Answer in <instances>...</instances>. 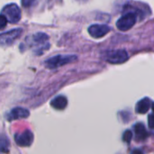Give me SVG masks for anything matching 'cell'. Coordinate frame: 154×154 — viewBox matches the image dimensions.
<instances>
[{"mask_svg": "<svg viewBox=\"0 0 154 154\" xmlns=\"http://www.w3.org/2000/svg\"><path fill=\"white\" fill-rule=\"evenodd\" d=\"M77 60L75 55H57L48 59L45 61V66L48 69H57L59 67L64 66L66 64L74 62Z\"/></svg>", "mask_w": 154, "mask_h": 154, "instance_id": "6da1fadb", "label": "cell"}, {"mask_svg": "<svg viewBox=\"0 0 154 154\" xmlns=\"http://www.w3.org/2000/svg\"><path fill=\"white\" fill-rule=\"evenodd\" d=\"M2 14L6 18L7 22H10L11 23H18L22 17V12L20 7L14 3L6 5L2 10Z\"/></svg>", "mask_w": 154, "mask_h": 154, "instance_id": "7a4b0ae2", "label": "cell"}, {"mask_svg": "<svg viewBox=\"0 0 154 154\" xmlns=\"http://www.w3.org/2000/svg\"><path fill=\"white\" fill-rule=\"evenodd\" d=\"M136 23V14L134 13H127L120 17L116 22V27L120 31L130 30Z\"/></svg>", "mask_w": 154, "mask_h": 154, "instance_id": "3957f363", "label": "cell"}, {"mask_svg": "<svg viewBox=\"0 0 154 154\" xmlns=\"http://www.w3.org/2000/svg\"><path fill=\"white\" fill-rule=\"evenodd\" d=\"M106 59L112 64H121L128 60V53L125 50L111 51L107 53Z\"/></svg>", "mask_w": 154, "mask_h": 154, "instance_id": "277c9868", "label": "cell"}, {"mask_svg": "<svg viewBox=\"0 0 154 154\" xmlns=\"http://www.w3.org/2000/svg\"><path fill=\"white\" fill-rule=\"evenodd\" d=\"M23 32V30L20 28L14 29L3 33H0V45L6 46L12 44L16 39H18Z\"/></svg>", "mask_w": 154, "mask_h": 154, "instance_id": "5b68a950", "label": "cell"}, {"mask_svg": "<svg viewBox=\"0 0 154 154\" xmlns=\"http://www.w3.org/2000/svg\"><path fill=\"white\" fill-rule=\"evenodd\" d=\"M14 140L17 145L21 147H29L33 142V134L26 130L21 134H16L14 135Z\"/></svg>", "mask_w": 154, "mask_h": 154, "instance_id": "8992f818", "label": "cell"}, {"mask_svg": "<svg viewBox=\"0 0 154 154\" xmlns=\"http://www.w3.org/2000/svg\"><path fill=\"white\" fill-rule=\"evenodd\" d=\"M111 31V28L105 24H92L88 27V32L93 38H102Z\"/></svg>", "mask_w": 154, "mask_h": 154, "instance_id": "52a82bcc", "label": "cell"}, {"mask_svg": "<svg viewBox=\"0 0 154 154\" xmlns=\"http://www.w3.org/2000/svg\"><path fill=\"white\" fill-rule=\"evenodd\" d=\"M29 116L30 113L27 109L23 107H15L9 113V115L7 116V119L9 121H13L16 119H25Z\"/></svg>", "mask_w": 154, "mask_h": 154, "instance_id": "ba28073f", "label": "cell"}, {"mask_svg": "<svg viewBox=\"0 0 154 154\" xmlns=\"http://www.w3.org/2000/svg\"><path fill=\"white\" fill-rule=\"evenodd\" d=\"M49 39V36L44 33V32H37L32 36H30L27 40L30 41L29 43L31 45H34V46H40L42 44H46L48 42H46Z\"/></svg>", "mask_w": 154, "mask_h": 154, "instance_id": "9c48e42d", "label": "cell"}, {"mask_svg": "<svg viewBox=\"0 0 154 154\" xmlns=\"http://www.w3.org/2000/svg\"><path fill=\"white\" fill-rule=\"evenodd\" d=\"M152 101L149 97H144L140 100L135 106V111L137 114H146L152 107Z\"/></svg>", "mask_w": 154, "mask_h": 154, "instance_id": "30bf717a", "label": "cell"}, {"mask_svg": "<svg viewBox=\"0 0 154 154\" xmlns=\"http://www.w3.org/2000/svg\"><path fill=\"white\" fill-rule=\"evenodd\" d=\"M68 99L63 96H58L51 102V106L57 110H64L67 107Z\"/></svg>", "mask_w": 154, "mask_h": 154, "instance_id": "8fae6325", "label": "cell"}, {"mask_svg": "<svg viewBox=\"0 0 154 154\" xmlns=\"http://www.w3.org/2000/svg\"><path fill=\"white\" fill-rule=\"evenodd\" d=\"M134 133H135L136 139L138 141H143L147 137L146 128L143 125V124H142V123H138V124L135 125V126H134Z\"/></svg>", "mask_w": 154, "mask_h": 154, "instance_id": "7c38bea8", "label": "cell"}, {"mask_svg": "<svg viewBox=\"0 0 154 154\" xmlns=\"http://www.w3.org/2000/svg\"><path fill=\"white\" fill-rule=\"evenodd\" d=\"M10 147V143L8 139L4 136L1 135L0 136V153H5V152H8Z\"/></svg>", "mask_w": 154, "mask_h": 154, "instance_id": "4fadbf2b", "label": "cell"}, {"mask_svg": "<svg viewBox=\"0 0 154 154\" xmlns=\"http://www.w3.org/2000/svg\"><path fill=\"white\" fill-rule=\"evenodd\" d=\"M132 138H133V133L130 130H127V131H125L124 133V134H123V140H124V142L129 143L131 142Z\"/></svg>", "mask_w": 154, "mask_h": 154, "instance_id": "5bb4252c", "label": "cell"}, {"mask_svg": "<svg viewBox=\"0 0 154 154\" xmlns=\"http://www.w3.org/2000/svg\"><path fill=\"white\" fill-rule=\"evenodd\" d=\"M6 24H7V20H6V18L1 14H0V30L1 29H3V28H5V26H6Z\"/></svg>", "mask_w": 154, "mask_h": 154, "instance_id": "9a60e30c", "label": "cell"}, {"mask_svg": "<svg viewBox=\"0 0 154 154\" xmlns=\"http://www.w3.org/2000/svg\"><path fill=\"white\" fill-rule=\"evenodd\" d=\"M34 2V0H22V5L25 7L30 6L32 3Z\"/></svg>", "mask_w": 154, "mask_h": 154, "instance_id": "2e32d148", "label": "cell"}, {"mask_svg": "<svg viewBox=\"0 0 154 154\" xmlns=\"http://www.w3.org/2000/svg\"><path fill=\"white\" fill-rule=\"evenodd\" d=\"M153 118H152V115L151 114L150 116H149V126L151 127V128H153Z\"/></svg>", "mask_w": 154, "mask_h": 154, "instance_id": "e0dca14e", "label": "cell"}, {"mask_svg": "<svg viewBox=\"0 0 154 154\" xmlns=\"http://www.w3.org/2000/svg\"><path fill=\"white\" fill-rule=\"evenodd\" d=\"M131 154H143V152L141 150H139V149H135V150H134V151L132 152V153Z\"/></svg>", "mask_w": 154, "mask_h": 154, "instance_id": "ac0fdd59", "label": "cell"}]
</instances>
